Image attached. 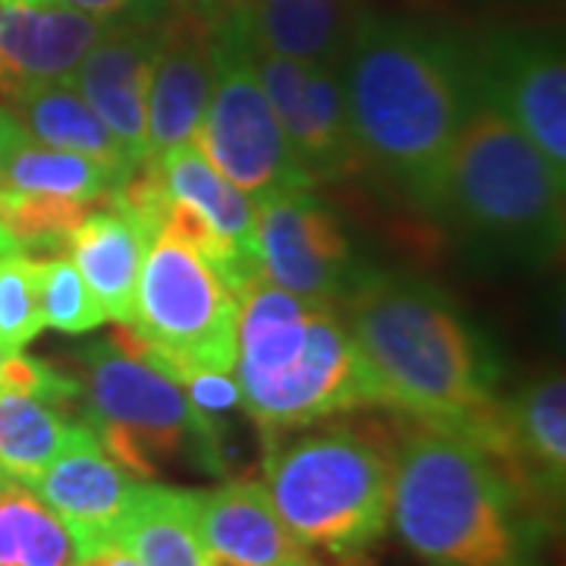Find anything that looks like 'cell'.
Instances as JSON below:
<instances>
[{
  "label": "cell",
  "instance_id": "11",
  "mask_svg": "<svg viewBox=\"0 0 566 566\" xmlns=\"http://www.w3.org/2000/svg\"><path fill=\"white\" fill-rule=\"evenodd\" d=\"M469 438L494 460L538 526H551L560 516L566 488V381L560 371H547L516 397L497 400Z\"/></svg>",
  "mask_w": 566,
  "mask_h": 566
},
{
  "label": "cell",
  "instance_id": "6",
  "mask_svg": "<svg viewBox=\"0 0 566 566\" xmlns=\"http://www.w3.org/2000/svg\"><path fill=\"white\" fill-rule=\"evenodd\" d=\"M264 491L305 551L356 557L390 526L394 450L356 424L264 438Z\"/></svg>",
  "mask_w": 566,
  "mask_h": 566
},
{
  "label": "cell",
  "instance_id": "16",
  "mask_svg": "<svg viewBox=\"0 0 566 566\" xmlns=\"http://www.w3.org/2000/svg\"><path fill=\"white\" fill-rule=\"evenodd\" d=\"M161 22H107L73 73V85L120 142L133 167L148 161L145 102Z\"/></svg>",
  "mask_w": 566,
  "mask_h": 566
},
{
  "label": "cell",
  "instance_id": "1",
  "mask_svg": "<svg viewBox=\"0 0 566 566\" xmlns=\"http://www.w3.org/2000/svg\"><path fill=\"white\" fill-rule=\"evenodd\" d=\"M340 82L365 167L441 214L450 148L472 104L469 51L424 22L363 13Z\"/></svg>",
  "mask_w": 566,
  "mask_h": 566
},
{
  "label": "cell",
  "instance_id": "4",
  "mask_svg": "<svg viewBox=\"0 0 566 566\" xmlns=\"http://www.w3.org/2000/svg\"><path fill=\"white\" fill-rule=\"evenodd\" d=\"M237 300L233 378L264 438L375 406L340 305L293 296L268 277L245 283Z\"/></svg>",
  "mask_w": 566,
  "mask_h": 566
},
{
  "label": "cell",
  "instance_id": "22",
  "mask_svg": "<svg viewBox=\"0 0 566 566\" xmlns=\"http://www.w3.org/2000/svg\"><path fill=\"white\" fill-rule=\"evenodd\" d=\"M80 397L35 387H0V475L32 485L41 469L73 438L80 419L70 406Z\"/></svg>",
  "mask_w": 566,
  "mask_h": 566
},
{
  "label": "cell",
  "instance_id": "28",
  "mask_svg": "<svg viewBox=\"0 0 566 566\" xmlns=\"http://www.w3.org/2000/svg\"><path fill=\"white\" fill-rule=\"evenodd\" d=\"M44 331L39 259L25 252L0 255V349L22 353Z\"/></svg>",
  "mask_w": 566,
  "mask_h": 566
},
{
  "label": "cell",
  "instance_id": "33",
  "mask_svg": "<svg viewBox=\"0 0 566 566\" xmlns=\"http://www.w3.org/2000/svg\"><path fill=\"white\" fill-rule=\"evenodd\" d=\"M70 566H139V560L123 545H104L95 551L76 554V560Z\"/></svg>",
  "mask_w": 566,
  "mask_h": 566
},
{
  "label": "cell",
  "instance_id": "34",
  "mask_svg": "<svg viewBox=\"0 0 566 566\" xmlns=\"http://www.w3.org/2000/svg\"><path fill=\"white\" fill-rule=\"evenodd\" d=\"M243 0H205V13L208 17H214V13H221V10H230V7H240Z\"/></svg>",
  "mask_w": 566,
  "mask_h": 566
},
{
  "label": "cell",
  "instance_id": "10",
  "mask_svg": "<svg viewBox=\"0 0 566 566\" xmlns=\"http://www.w3.org/2000/svg\"><path fill=\"white\" fill-rule=\"evenodd\" d=\"M475 98L504 114L566 177V61L551 32L501 29L469 51Z\"/></svg>",
  "mask_w": 566,
  "mask_h": 566
},
{
  "label": "cell",
  "instance_id": "17",
  "mask_svg": "<svg viewBox=\"0 0 566 566\" xmlns=\"http://www.w3.org/2000/svg\"><path fill=\"white\" fill-rule=\"evenodd\" d=\"M192 513L205 554L237 566H318L283 526L262 482L230 479L192 491Z\"/></svg>",
  "mask_w": 566,
  "mask_h": 566
},
{
  "label": "cell",
  "instance_id": "27",
  "mask_svg": "<svg viewBox=\"0 0 566 566\" xmlns=\"http://www.w3.org/2000/svg\"><path fill=\"white\" fill-rule=\"evenodd\" d=\"M111 202V199H107ZM98 205L63 199L48 192H20V189H0V230L13 240V245L25 249H63L70 233L80 227Z\"/></svg>",
  "mask_w": 566,
  "mask_h": 566
},
{
  "label": "cell",
  "instance_id": "12",
  "mask_svg": "<svg viewBox=\"0 0 566 566\" xmlns=\"http://www.w3.org/2000/svg\"><path fill=\"white\" fill-rule=\"evenodd\" d=\"M252 63L281 123L283 139L305 174L315 182L363 174L365 164L349 126L340 70L264 54L255 44Z\"/></svg>",
  "mask_w": 566,
  "mask_h": 566
},
{
  "label": "cell",
  "instance_id": "26",
  "mask_svg": "<svg viewBox=\"0 0 566 566\" xmlns=\"http://www.w3.org/2000/svg\"><path fill=\"white\" fill-rule=\"evenodd\" d=\"M76 545L29 485H0V566H70Z\"/></svg>",
  "mask_w": 566,
  "mask_h": 566
},
{
  "label": "cell",
  "instance_id": "15",
  "mask_svg": "<svg viewBox=\"0 0 566 566\" xmlns=\"http://www.w3.org/2000/svg\"><path fill=\"white\" fill-rule=\"evenodd\" d=\"M211 17L192 3H177L161 22V41L148 82V158H158L196 139L211 98Z\"/></svg>",
  "mask_w": 566,
  "mask_h": 566
},
{
  "label": "cell",
  "instance_id": "8",
  "mask_svg": "<svg viewBox=\"0 0 566 566\" xmlns=\"http://www.w3.org/2000/svg\"><path fill=\"white\" fill-rule=\"evenodd\" d=\"M237 331V293L164 227L142 259L133 318L107 340L180 385L192 371H233Z\"/></svg>",
  "mask_w": 566,
  "mask_h": 566
},
{
  "label": "cell",
  "instance_id": "23",
  "mask_svg": "<svg viewBox=\"0 0 566 566\" xmlns=\"http://www.w3.org/2000/svg\"><path fill=\"white\" fill-rule=\"evenodd\" d=\"M7 107L20 120L25 136H32L41 145L76 151L123 174L136 170L120 148V142L111 136L102 117L88 107L73 80L25 85L7 98Z\"/></svg>",
  "mask_w": 566,
  "mask_h": 566
},
{
  "label": "cell",
  "instance_id": "13",
  "mask_svg": "<svg viewBox=\"0 0 566 566\" xmlns=\"http://www.w3.org/2000/svg\"><path fill=\"white\" fill-rule=\"evenodd\" d=\"M262 277L293 296L340 303L365 268L353 259L344 227L312 189L255 202Z\"/></svg>",
  "mask_w": 566,
  "mask_h": 566
},
{
  "label": "cell",
  "instance_id": "36",
  "mask_svg": "<svg viewBox=\"0 0 566 566\" xmlns=\"http://www.w3.org/2000/svg\"><path fill=\"white\" fill-rule=\"evenodd\" d=\"M7 92H10V85H7V76H3V66H0V95L7 98Z\"/></svg>",
  "mask_w": 566,
  "mask_h": 566
},
{
  "label": "cell",
  "instance_id": "39",
  "mask_svg": "<svg viewBox=\"0 0 566 566\" xmlns=\"http://www.w3.org/2000/svg\"><path fill=\"white\" fill-rule=\"evenodd\" d=\"M3 482H7V479H3V475H0V485H3Z\"/></svg>",
  "mask_w": 566,
  "mask_h": 566
},
{
  "label": "cell",
  "instance_id": "24",
  "mask_svg": "<svg viewBox=\"0 0 566 566\" xmlns=\"http://www.w3.org/2000/svg\"><path fill=\"white\" fill-rule=\"evenodd\" d=\"M158 167L167 199L189 205L233 243L252 264H259V227H255V202L240 186L223 177L214 164L205 158L196 142L177 145L158 158H148Z\"/></svg>",
  "mask_w": 566,
  "mask_h": 566
},
{
  "label": "cell",
  "instance_id": "7",
  "mask_svg": "<svg viewBox=\"0 0 566 566\" xmlns=\"http://www.w3.org/2000/svg\"><path fill=\"white\" fill-rule=\"evenodd\" d=\"M80 365L82 422L126 472L155 479L182 457L218 475L227 472L223 424L202 419L174 378L111 340L85 346Z\"/></svg>",
  "mask_w": 566,
  "mask_h": 566
},
{
  "label": "cell",
  "instance_id": "35",
  "mask_svg": "<svg viewBox=\"0 0 566 566\" xmlns=\"http://www.w3.org/2000/svg\"><path fill=\"white\" fill-rule=\"evenodd\" d=\"M7 252H20V249H17V245H13V240H10V237L0 230V255H7Z\"/></svg>",
  "mask_w": 566,
  "mask_h": 566
},
{
  "label": "cell",
  "instance_id": "29",
  "mask_svg": "<svg viewBox=\"0 0 566 566\" xmlns=\"http://www.w3.org/2000/svg\"><path fill=\"white\" fill-rule=\"evenodd\" d=\"M39 293L44 327L61 334H92L107 322L70 255L57 252L39 259Z\"/></svg>",
  "mask_w": 566,
  "mask_h": 566
},
{
  "label": "cell",
  "instance_id": "5",
  "mask_svg": "<svg viewBox=\"0 0 566 566\" xmlns=\"http://www.w3.org/2000/svg\"><path fill=\"white\" fill-rule=\"evenodd\" d=\"M564 189L538 145L475 98L447 161L441 214L472 243L528 268L564 252Z\"/></svg>",
  "mask_w": 566,
  "mask_h": 566
},
{
  "label": "cell",
  "instance_id": "31",
  "mask_svg": "<svg viewBox=\"0 0 566 566\" xmlns=\"http://www.w3.org/2000/svg\"><path fill=\"white\" fill-rule=\"evenodd\" d=\"M35 387V390H61L80 397V381L54 371L51 365L29 359L22 353H3L0 349V387Z\"/></svg>",
  "mask_w": 566,
  "mask_h": 566
},
{
  "label": "cell",
  "instance_id": "2",
  "mask_svg": "<svg viewBox=\"0 0 566 566\" xmlns=\"http://www.w3.org/2000/svg\"><path fill=\"white\" fill-rule=\"evenodd\" d=\"M337 305L375 406L472 434L501 400L497 356L441 286L363 271Z\"/></svg>",
  "mask_w": 566,
  "mask_h": 566
},
{
  "label": "cell",
  "instance_id": "9",
  "mask_svg": "<svg viewBox=\"0 0 566 566\" xmlns=\"http://www.w3.org/2000/svg\"><path fill=\"white\" fill-rule=\"evenodd\" d=\"M211 63L214 85L192 139L199 151L252 202L312 189L315 180L283 139L281 123L252 63L249 35L233 10L211 17Z\"/></svg>",
  "mask_w": 566,
  "mask_h": 566
},
{
  "label": "cell",
  "instance_id": "18",
  "mask_svg": "<svg viewBox=\"0 0 566 566\" xmlns=\"http://www.w3.org/2000/svg\"><path fill=\"white\" fill-rule=\"evenodd\" d=\"M107 22L57 0L0 3V66L7 98L25 85L73 80Z\"/></svg>",
  "mask_w": 566,
  "mask_h": 566
},
{
  "label": "cell",
  "instance_id": "32",
  "mask_svg": "<svg viewBox=\"0 0 566 566\" xmlns=\"http://www.w3.org/2000/svg\"><path fill=\"white\" fill-rule=\"evenodd\" d=\"M102 22H161L177 0H57Z\"/></svg>",
  "mask_w": 566,
  "mask_h": 566
},
{
  "label": "cell",
  "instance_id": "38",
  "mask_svg": "<svg viewBox=\"0 0 566 566\" xmlns=\"http://www.w3.org/2000/svg\"><path fill=\"white\" fill-rule=\"evenodd\" d=\"M0 3H41V0H0Z\"/></svg>",
  "mask_w": 566,
  "mask_h": 566
},
{
  "label": "cell",
  "instance_id": "37",
  "mask_svg": "<svg viewBox=\"0 0 566 566\" xmlns=\"http://www.w3.org/2000/svg\"><path fill=\"white\" fill-rule=\"evenodd\" d=\"M177 3H192V7H199V10H205V0H177Z\"/></svg>",
  "mask_w": 566,
  "mask_h": 566
},
{
  "label": "cell",
  "instance_id": "21",
  "mask_svg": "<svg viewBox=\"0 0 566 566\" xmlns=\"http://www.w3.org/2000/svg\"><path fill=\"white\" fill-rule=\"evenodd\" d=\"M129 174L107 164L41 145L25 136L20 120L7 104H0V189L48 192L80 202H107Z\"/></svg>",
  "mask_w": 566,
  "mask_h": 566
},
{
  "label": "cell",
  "instance_id": "14",
  "mask_svg": "<svg viewBox=\"0 0 566 566\" xmlns=\"http://www.w3.org/2000/svg\"><path fill=\"white\" fill-rule=\"evenodd\" d=\"M136 485L139 479L126 472L80 419L73 438L29 488L70 532L76 554H85L117 545V532Z\"/></svg>",
  "mask_w": 566,
  "mask_h": 566
},
{
  "label": "cell",
  "instance_id": "20",
  "mask_svg": "<svg viewBox=\"0 0 566 566\" xmlns=\"http://www.w3.org/2000/svg\"><path fill=\"white\" fill-rule=\"evenodd\" d=\"M230 10L264 54L334 70L344 66L356 22L363 17L353 0H243Z\"/></svg>",
  "mask_w": 566,
  "mask_h": 566
},
{
  "label": "cell",
  "instance_id": "30",
  "mask_svg": "<svg viewBox=\"0 0 566 566\" xmlns=\"http://www.w3.org/2000/svg\"><path fill=\"white\" fill-rule=\"evenodd\" d=\"M189 403L208 422L221 424V419L233 409H243V394L233 378V371H192L180 381Z\"/></svg>",
  "mask_w": 566,
  "mask_h": 566
},
{
  "label": "cell",
  "instance_id": "19",
  "mask_svg": "<svg viewBox=\"0 0 566 566\" xmlns=\"http://www.w3.org/2000/svg\"><path fill=\"white\" fill-rule=\"evenodd\" d=\"M155 237L158 233L133 218L123 205H117V199L98 205L70 233L66 255L76 264L107 322L129 324L133 318L142 259Z\"/></svg>",
  "mask_w": 566,
  "mask_h": 566
},
{
  "label": "cell",
  "instance_id": "3",
  "mask_svg": "<svg viewBox=\"0 0 566 566\" xmlns=\"http://www.w3.org/2000/svg\"><path fill=\"white\" fill-rule=\"evenodd\" d=\"M390 523L428 566H532L538 523L469 434L406 416Z\"/></svg>",
  "mask_w": 566,
  "mask_h": 566
},
{
  "label": "cell",
  "instance_id": "25",
  "mask_svg": "<svg viewBox=\"0 0 566 566\" xmlns=\"http://www.w3.org/2000/svg\"><path fill=\"white\" fill-rule=\"evenodd\" d=\"M117 545L126 547L139 566H208L192 513V491L151 485V479H139L133 491Z\"/></svg>",
  "mask_w": 566,
  "mask_h": 566
}]
</instances>
